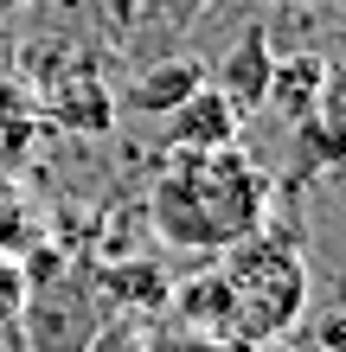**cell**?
Returning <instances> with one entry per match:
<instances>
[{"label": "cell", "instance_id": "1", "mask_svg": "<svg viewBox=\"0 0 346 352\" xmlns=\"http://www.w3.org/2000/svg\"><path fill=\"white\" fill-rule=\"evenodd\" d=\"M308 314V250L295 231L263 218L250 237H237L231 250L206 256L186 282L167 295V320L193 340L218 346H257L301 327Z\"/></svg>", "mask_w": 346, "mask_h": 352}, {"label": "cell", "instance_id": "2", "mask_svg": "<svg viewBox=\"0 0 346 352\" xmlns=\"http://www.w3.org/2000/svg\"><path fill=\"white\" fill-rule=\"evenodd\" d=\"M263 218H270V179L244 154V141L167 154V167L148 186V224L180 256H218Z\"/></svg>", "mask_w": 346, "mask_h": 352}, {"label": "cell", "instance_id": "3", "mask_svg": "<svg viewBox=\"0 0 346 352\" xmlns=\"http://www.w3.org/2000/svg\"><path fill=\"white\" fill-rule=\"evenodd\" d=\"M32 352H90L96 346V307L84 288H58L52 276H26V307H19Z\"/></svg>", "mask_w": 346, "mask_h": 352}, {"label": "cell", "instance_id": "4", "mask_svg": "<svg viewBox=\"0 0 346 352\" xmlns=\"http://www.w3.org/2000/svg\"><path fill=\"white\" fill-rule=\"evenodd\" d=\"M231 141H244V109H231L212 84H199L193 96H180L173 109H167V135H160V148H167V154L231 148Z\"/></svg>", "mask_w": 346, "mask_h": 352}, {"label": "cell", "instance_id": "5", "mask_svg": "<svg viewBox=\"0 0 346 352\" xmlns=\"http://www.w3.org/2000/svg\"><path fill=\"white\" fill-rule=\"evenodd\" d=\"M334 96V65L321 52H295V58H276L270 65V84H263V109H276V122L301 129L321 102Z\"/></svg>", "mask_w": 346, "mask_h": 352}, {"label": "cell", "instance_id": "6", "mask_svg": "<svg viewBox=\"0 0 346 352\" xmlns=\"http://www.w3.org/2000/svg\"><path fill=\"white\" fill-rule=\"evenodd\" d=\"M270 65H276V52H270V32L263 26H244V38L218 58V71H212V90L231 102V109H263V84H270Z\"/></svg>", "mask_w": 346, "mask_h": 352}, {"label": "cell", "instance_id": "7", "mask_svg": "<svg viewBox=\"0 0 346 352\" xmlns=\"http://www.w3.org/2000/svg\"><path fill=\"white\" fill-rule=\"evenodd\" d=\"M199 84H206V65H199V58H167V65H154V71L135 84V102H141L148 116H167L173 102L193 96Z\"/></svg>", "mask_w": 346, "mask_h": 352}, {"label": "cell", "instance_id": "8", "mask_svg": "<svg viewBox=\"0 0 346 352\" xmlns=\"http://www.w3.org/2000/svg\"><path fill=\"white\" fill-rule=\"evenodd\" d=\"M58 122H65V129H96V135H103L116 116H109V96L96 84H71L65 96H58Z\"/></svg>", "mask_w": 346, "mask_h": 352}, {"label": "cell", "instance_id": "9", "mask_svg": "<svg viewBox=\"0 0 346 352\" xmlns=\"http://www.w3.org/2000/svg\"><path fill=\"white\" fill-rule=\"evenodd\" d=\"M19 307H26V269L0 250V327H19Z\"/></svg>", "mask_w": 346, "mask_h": 352}, {"label": "cell", "instance_id": "10", "mask_svg": "<svg viewBox=\"0 0 346 352\" xmlns=\"http://www.w3.org/2000/svg\"><path fill=\"white\" fill-rule=\"evenodd\" d=\"M26 109H32V96L19 90V84H7V77H0V122H19Z\"/></svg>", "mask_w": 346, "mask_h": 352}, {"label": "cell", "instance_id": "11", "mask_svg": "<svg viewBox=\"0 0 346 352\" xmlns=\"http://www.w3.org/2000/svg\"><path fill=\"white\" fill-rule=\"evenodd\" d=\"M237 352H314V346H301L289 333H276V340H257V346H237Z\"/></svg>", "mask_w": 346, "mask_h": 352}]
</instances>
